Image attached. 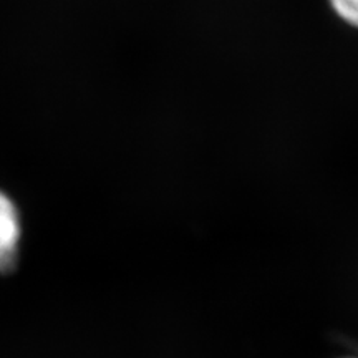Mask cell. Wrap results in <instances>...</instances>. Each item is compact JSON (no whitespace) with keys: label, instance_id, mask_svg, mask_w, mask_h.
<instances>
[{"label":"cell","instance_id":"6da1fadb","mask_svg":"<svg viewBox=\"0 0 358 358\" xmlns=\"http://www.w3.org/2000/svg\"><path fill=\"white\" fill-rule=\"evenodd\" d=\"M20 245V219L15 206L0 192V274L10 272L17 264Z\"/></svg>","mask_w":358,"mask_h":358},{"label":"cell","instance_id":"7a4b0ae2","mask_svg":"<svg viewBox=\"0 0 358 358\" xmlns=\"http://www.w3.org/2000/svg\"><path fill=\"white\" fill-rule=\"evenodd\" d=\"M335 12L353 27H358V0H330Z\"/></svg>","mask_w":358,"mask_h":358}]
</instances>
